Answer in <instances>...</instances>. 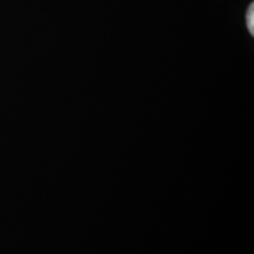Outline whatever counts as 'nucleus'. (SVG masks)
Listing matches in <instances>:
<instances>
[{
	"mask_svg": "<svg viewBox=\"0 0 254 254\" xmlns=\"http://www.w3.org/2000/svg\"><path fill=\"white\" fill-rule=\"evenodd\" d=\"M247 28L252 34H254V4H250L247 10Z\"/></svg>",
	"mask_w": 254,
	"mask_h": 254,
	"instance_id": "obj_1",
	"label": "nucleus"
}]
</instances>
